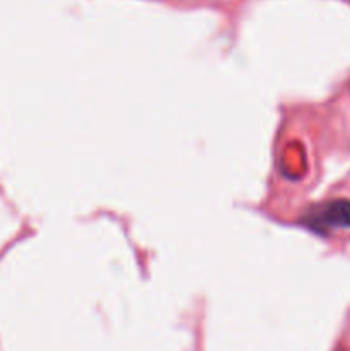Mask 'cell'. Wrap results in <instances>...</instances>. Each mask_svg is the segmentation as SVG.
Listing matches in <instances>:
<instances>
[{
	"instance_id": "1",
	"label": "cell",
	"mask_w": 350,
	"mask_h": 351,
	"mask_svg": "<svg viewBox=\"0 0 350 351\" xmlns=\"http://www.w3.org/2000/svg\"><path fill=\"white\" fill-rule=\"evenodd\" d=\"M307 221L316 228H350V201L349 199H333L318 208L311 209Z\"/></svg>"
}]
</instances>
